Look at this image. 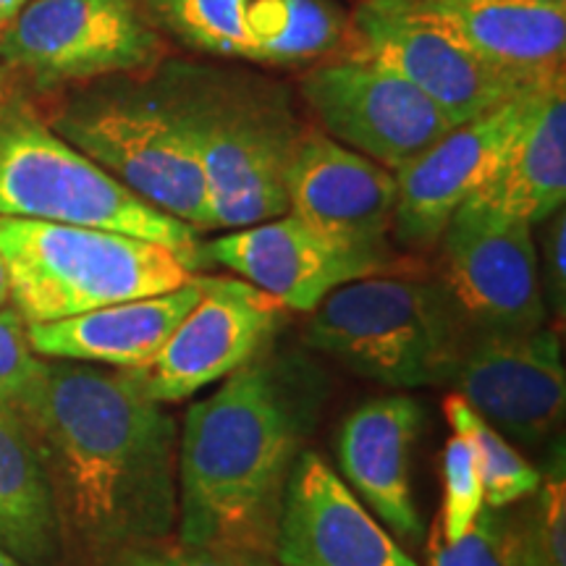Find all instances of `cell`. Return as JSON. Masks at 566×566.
Returning a JSON list of instances; mask_svg holds the SVG:
<instances>
[{
    "instance_id": "cell-12",
    "label": "cell",
    "mask_w": 566,
    "mask_h": 566,
    "mask_svg": "<svg viewBox=\"0 0 566 566\" xmlns=\"http://www.w3.org/2000/svg\"><path fill=\"white\" fill-rule=\"evenodd\" d=\"M302 92L328 137L394 174L454 129L415 84L357 55L313 69Z\"/></svg>"
},
{
    "instance_id": "cell-29",
    "label": "cell",
    "mask_w": 566,
    "mask_h": 566,
    "mask_svg": "<svg viewBox=\"0 0 566 566\" xmlns=\"http://www.w3.org/2000/svg\"><path fill=\"white\" fill-rule=\"evenodd\" d=\"M546 242H543V281L541 289L546 294L548 307L558 317H564L566 307V216L564 210L548 218Z\"/></svg>"
},
{
    "instance_id": "cell-8",
    "label": "cell",
    "mask_w": 566,
    "mask_h": 566,
    "mask_svg": "<svg viewBox=\"0 0 566 566\" xmlns=\"http://www.w3.org/2000/svg\"><path fill=\"white\" fill-rule=\"evenodd\" d=\"M352 40L357 59L396 71L454 126L558 76H533L485 59L409 0H363Z\"/></svg>"
},
{
    "instance_id": "cell-24",
    "label": "cell",
    "mask_w": 566,
    "mask_h": 566,
    "mask_svg": "<svg viewBox=\"0 0 566 566\" xmlns=\"http://www.w3.org/2000/svg\"><path fill=\"white\" fill-rule=\"evenodd\" d=\"M522 509L483 506L459 541L433 533L430 566H546L535 541L530 499Z\"/></svg>"
},
{
    "instance_id": "cell-19",
    "label": "cell",
    "mask_w": 566,
    "mask_h": 566,
    "mask_svg": "<svg viewBox=\"0 0 566 566\" xmlns=\"http://www.w3.org/2000/svg\"><path fill=\"white\" fill-rule=\"evenodd\" d=\"M422 424L424 412L412 396H375L346 417L336 441L344 483L391 535L409 543L424 535L412 488V454Z\"/></svg>"
},
{
    "instance_id": "cell-20",
    "label": "cell",
    "mask_w": 566,
    "mask_h": 566,
    "mask_svg": "<svg viewBox=\"0 0 566 566\" xmlns=\"http://www.w3.org/2000/svg\"><path fill=\"white\" fill-rule=\"evenodd\" d=\"M197 300L200 275L171 292L105 304L53 323H30L27 334L38 357L137 370L163 349Z\"/></svg>"
},
{
    "instance_id": "cell-25",
    "label": "cell",
    "mask_w": 566,
    "mask_h": 566,
    "mask_svg": "<svg viewBox=\"0 0 566 566\" xmlns=\"http://www.w3.org/2000/svg\"><path fill=\"white\" fill-rule=\"evenodd\" d=\"M446 417L451 430L462 433L470 441L478 459L480 483L488 506H514L530 499L541 485V470L522 457V451L491 428L462 396L454 394L446 399Z\"/></svg>"
},
{
    "instance_id": "cell-5",
    "label": "cell",
    "mask_w": 566,
    "mask_h": 566,
    "mask_svg": "<svg viewBox=\"0 0 566 566\" xmlns=\"http://www.w3.org/2000/svg\"><path fill=\"white\" fill-rule=\"evenodd\" d=\"M0 218L150 239L202 268L200 231L153 208L24 108L0 113Z\"/></svg>"
},
{
    "instance_id": "cell-10",
    "label": "cell",
    "mask_w": 566,
    "mask_h": 566,
    "mask_svg": "<svg viewBox=\"0 0 566 566\" xmlns=\"http://www.w3.org/2000/svg\"><path fill=\"white\" fill-rule=\"evenodd\" d=\"M441 289L467 334H516L546 325L533 226L462 205L441 233Z\"/></svg>"
},
{
    "instance_id": "cell-22",
    "label": "cell",
    "mask_w": 566,
    "mask_h": 566,
    "mask_svg": "<svg viewBox=\"0 0 566 566\" xmlns=\"http://www.w3.org/2000/svg\"><path fill=\"white\" fill-rule=\"evenodd\" d=\"M501 66L562 74L566 3L546 0H409Z\"/></svg>"
},
{
    "instance_id": "cell-31",
    "label": "cell",
    "mask_w": 566,
    "mask_h": 566,
    "mask_svg": "<svg viewBox=\"0 0 566 566\" xmlns=\"http://www.w3.org/2000/svg\"><path fill=\"white\" fill-rule=\"evenodd\" d=\"M11 302V286H9V271H6L3 258H0V310L9 307Z\"/></svg>"
},
{
    "instance_id": "cell-9",
    "label": "cell",
    "mask_w": 566,
    "mask_h": 566,
    "mask_svg": "<svg viewBox=\"0 0 566 566\" xmlns=\"http://www.w3.org/2000/svg\"><path fill=\"white\" fill-rule=\"evenodd\" d=\"M158 55L142 0H30L0 34V66L40 90L139 71Z\"/></svg>"
},
{
    "instance_id": "cell-34",
    "label": "cell",
    "mask_w": 566,
    "mask_h": 566,
    "mask_svg": "<svg viewBox=\"0 0 566 566\" xmlns=\"http://www.w3.org/2000/svg\"><path fill=\"white\" fill-rule=\"evenodd\" d=\"M546 3H564V0H546Z\"/></svg>"
},
{
    "instance_id": "cell-17",
    "label": "cell",
    "mask_w": 566,
    "mask_h": 566,
    "mask_svg": "<svg viewBox=\"0 0 566 566\" xmlns=\"http://www.w3.org/2000/svg\"><path fill=\"white\" fill-rule=\"evenodd\" d=\"M535 90L454 126L420 158L396 171L394 229L401 242L430 247L441 239L451 216L493 179Z\"/></svg>"
},
{
    "instance_id": "cell-11",
    "label": "cell",
    "mask_w": 566,
    "mask_h": 566,
    "mask_svg": "<svg viewBox=\"0 0 566 566\" xmlns=\"http://www.w3.org/2000/svg\"><path fill=\"white\" fill-rule=\"evenodd\" d=\"M283 317L286 307L250 281L200 275V300L163 349L126 373L158 405H181L265 352Z\"/></svg>"
},
{
    "instance_id": "cell-3",
    "label": "cell",
    "mask_w": 566,
    "mask_h": 566,
    "mask_svg": "<svg viewBox=\"0 0 566 566\" xmlns=\"http://www.w3.org/2000/svg\"><path fill=\"white\" fill-rule=\"evenodd\" d=\"M0 258L27 325L171 292L197 275L179 252L150 239L27 218H0Z\"/></svg>"
},
{
    "instance_id": "cell-30",
    "label": "cell",
    "mask_w": 566,
    "mask_h": 566,
    "mask_svg": "<svg viewBox=\"0 0 566 566\" xmlns=\"http://www.w3.org/2000/svg\"><path fill=\"white\" fill-rule=\"evenodd\" d=\"M27 3H30V0H0V34H3L6 27L19 17V11L24 9Z\"/></svg>"
},
{
    "instance_id": "cell-32",
    "label": "cell",
    "mask_w": 566,
    "mask_h": 566,
    "mask_svg": "<svg viewBox=\"0 0 566 566\" xmlns=\"http://www.w3.org/2000/svg\"><path fill=\"white\" fill-rule=\"evenodd\" d=\"M0 566H24V562H19V558L11 556L9 551L0 548Z\"/></svg>"
},
{
    "instance_id": "cell-4",
    "label": "cell",
    "mask_w": 566,
    "mask_h": 566,
    "mask_svg": "<svg viewBox=\"0 0 566 566\" xmlns=\"http://www.w3.org/2000/svg\"><path fill=\"white\" fill-rule=\"evenodd\" d=\"M467 331L438 281L375 273L313 310L310 349L388 388L451 384Z\"/></svg>"
},
{
    "instance_id": "cell-18",
    "label": "cell",
    "mask_w": 566,
    "mask_h": 566,
    "mask_svg": "<svg viewBox=\"0 0 566 566\" xmlns=\"http://www.w3.org/2000/svg\"><path fill=\"white\" fill-rule=\"evenodd\" d=\"M289 212L352 242L388 250L396 174L328 134H300L286 166Z\"/></svg>"
},
{
    "instance_id": "cell-33",
    "label": "cell",
    "mask_w": 566,
    "mask_h": 566,
    "mask_svg": "<svg viewBox=\"0 0 566 566\" xmlns=\"http://www.w3.org/2000/svg\"><path fill=\"white\" fill-rule=\"evenodd\" d=\"M244 566H279V564H271V558H263V562H247Z\"/></svg>"
},
{
    "instance_id": "cell-16",
    "label": "cell",
    "mask_w": 566,
    "mask_h": 566,
    "mask_svg": "<svg viewBox=\"0 0 566 566\" xmlns=\"http://www.w3.org/2000/svg\"><path fill=\"white\" fill-rule=\"evenodd\" d=\"M279 566H417L317 451L296 459L275 527Z\"/></svg>"
},
{
    "instance_id": "cell-21",
    "label": "cell",
    "mask_w": 566,
    "mask_h": 566,
    "mask_svg": "<svg viewBox=\"0 0 566 566\" xmlns=\"http://www.w3.org/2000/svg\"><path fill=\"white\" fill-rule=\"evenodd\" d=\"M566 200V101L564 76L543 82L493 179L472 195L475 205L501 221H522L535 229Z\"/></svg>"
},
{
    "instance_id": "cell-7",
    "label": "cell",
    "mask_w": 566,
    "mask_h": 566,
    "mask_svg": "<svg viewBox=\"0 0 566 566\" xmlns=\"http://www.w3.org/2000/svg\"><path fill=\"white\" fill-rule=\"evenodd\" d=\"M53 132L153 208L200 233L216 229L200 163L160 92L84 97L55 118Z\"/></svg>"
},
{
    "instance_id": "cell-14",
    "label": "cell",
    "mask_w": 566,
    "mask_h": 566,
    "mask_svg": "<svg viewBox=\"0 0 566 566\" xmlns=\"http://www.w3.org/2000/svg\"><path fill=\"white\" fill-rule=\"evenodd\" d=\"M202 260L250 281L296 313H313L338 286L386 273L394 263L391 250L336 237L294 212L212 239L202 244Z\"/></svg>"
},
{
    "instance_id": "cell-23",
    "label": "cell",
    "mask_w": 566,
    "mask_h": 566,
    "mask_svg": "<svg viewBox=\"0 0 566 566\" xmlns=\"http://www.w3.org/2000/svg\"><path fill=\"white\" fill-rule=\"evenodd\" d=\"M59 543V509L38 443L19 409L0 405V548L24 564H42Z\"/></svg>"
},
{
    "instance_id": "cell-26",
    "label": "cell",
    "mask_w": 566,
    "mask_h": 566,
    "mask_svg": "<svg viewBox=\"0 0 566 566\" xmlns=\"http://www.w3.org/2000/svg\"><path fill=\"white\" fill-rule=\"evenodd\" d=\"M441 480L443 501L436 535L443 537V541H459L472 527L480 509L485 506V499L475 451H472L470 441L462 433H457V430H451L449 441L443 446Z\"/></svg>"
},
{
    "instance_id": "cell-6",
    "label": "cell",
    "mask_w": 566,
    "mask_h": 566,
    "mask_svg": "<svg viewBox=\"0 0 566 566\" xmlns=\"http://www.w3.org/2000/svg\"><path fill=\"white\" fill-rule=\"evenodd\" d=\"M160 95L200 163L216 229H244L289 212L286 166L302 132L283 105L200 74L176 76Z\"/></svg>"
},
{
    "instance_id": "cell-1",
    "label": "cell",
    "mask_w": 566,
    "mask_h": 566,
    "mask_svg": "<svg viewBox=\"0 0 566 566\" xmlns=\"http://www.w3.org/2000/svg\"><path fill=\"white\" fill-rule=\"evenodd\" d=\"M38 443L61 533L108 558L179 525V424L126 370L45 359L13 405Z\"/></svg>"
},
{
    "instance_id": "cell-13",
    "label": "cell",
    "mask_w": 566,
    "mask_h": 566,
    "mask_svg": "<svg viewBox=\"0 0 566 566\" xmlns=\"http://www.w3.org/2000/svg\"><path fill=\"white\" fill-rule=\"evenodd\" d=\"M451 384L491 428L525 449L548 443L564 422L562 338L541 328L467 334Z\"/></svg>"
},
{
    "instance_id": "cell-2",
    "label": "cell",
    "mask_w": 566,
    "mask_h": 566,
    "mask_svg": "<svg viewBox=\"0 0 566 566\" xmlns=\"http://www.w3.org/2000/svg\"><path fill=\"white\" fill-rule=\"evenodd\" d=\"M325 399L321 367L273 342L189 407L179 433V541L239 566L273 558L289 478Z\"/></svg>"
},
{
    "instance_id": "cell-15",
    "label": "cell",
    "mask_w": 566,
    "mask_h": 566,
    "mask_svg": "<svg viewBox=\"0 0 566 566\" xmlns=\"http://www.w3.org/2000/svg\"><path fill=\"white\" fill-rule=\"evenodd\" d=\"M163 30L210 55L300 63L334 51L342 11L331 0H142Z\"/></svg>"
},
{
    "instance_id": "cell-28",
    "label": "cell",
    "mask_w": 566,
    "mask_h": 566,
    "mask_svg": "<svg viewBox=\"0 0 566 566\" xmlns=\"http://www.w3.org/2000/svg\"><path fill=\"white\" fill-rule=\"evenodd\" d=\"M105 566H239L231 558L212 554V551L189 546V543L163 541L139 543V546H129L116 551L105 558Z\"/></svg>"
},
{
    "instance_id": "cell-27",
    "label": "cell",
    "mask_w": 566,
    "mask_h": 566,
    "mask_svg": "<svg viewBox=\"0 0 566 566\" xmlns=\"http://www.w3.org/2000/svg\"><path fill=\"white\" fill-rule=\"evenodd\" d=\"M27 321L13 307L0 310V405H17L40 370Z\"/></svg>"
}]
</instances>
